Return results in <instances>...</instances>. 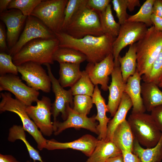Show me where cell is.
I'll return each mask as SVG.
<instances>
[{"instance_id":"f35d334b","label":"cell","mask_w":162,"mask_h":162,"mask_svg":"<svg viewBox=\"0 0 162 162\" xmlns=\"http://www.w3.org/2000/svg\"><path fill=\"white\" fill-rule=\"evenodd\" d=\"M110 0H88L87 5L98 12L104 11L110 4Z\"/></svg>"},{"instance_id":"6da1fadb","label":"cell","mask_w":162,"mask_h":162,"mask_svg":"<svg viewBox=\"0 0 162 162\" xmlns=\"http://www.w3.org/2000/svg\"><path fill=\"white\" fill-rule=\"evenodd\" d=\"M59 47L74 49L84 54L88 63L100 62L112 54V45L116 38L107 34L100 36L87 35L76 39L62 32L54 34Z\"/></svg>"},{"instance_id":"5bb4252c","label":"cell","mask_w":162,"mask_h":162,"mask_svg":"<svg viewBox=\"0 0 162 162\" xmlns=\"http://www.w3.org/2000/svg\"><path fill=\"white\" fill-rule=\"evenodd\" d=\"M68 117L63 122L56 121L53 122L54 134L55 135L59 134L65 129L70 128L76 129L82 128L88 130L98 135L97 130L98 124L95 118V115L88 117L75 112L70 105L67 108Z\"/></svg>"},{"instance_id":"83f0119b","label":"cell","mask_w":162,"mask_h":162,"mask_svg":"<svg viewBox=\"0 0 162 162\" xmlns=\"http://www.w3.org/2000/svg\"><path fill=\"white\" fill-rule=\"evenodd\" d=\"M25 131L22 126L13 125L9 130L8 140L11 142H14L17 140H22L26 147L30 157L34 162H36V160L44 162L42 160L39 152L34 148L27 140Z\"/></svg>"},{"instance_id":"f6af8a7d","label":"cell","mask_w":162,"mask_h":162,"mask_svg":"<svg viewBox=\"0 0 162 162\" xmlns=\"http://www.w3.org/2000/svg\"><path fill=\"white\" fill-rule=\"evenodd\" d=\"M0 162H20L11 155L0 154Z\"/></svg>"},{"instance_id":"277c9868","label":"cell","mask_w":162,"mask_h":162,"mask_svg":"<svg viewBox=\"0 0 162 162\" xmlns=\"http://www.w3.org/2000/svg\"><path fill=\"white\" fill-rule=\"evenodd\" d=\"M62 32L76 39L104 34L98 13L87 4L79 10Z\"/></svg>"},{"instance_id":"7402d4cb","label":"cell","mask_w":162,"mask_h":162,"mask_svg":"<svg viewBox=\"0 0 162 162\" xmlns=\"http://www.w3.org/2000/svg\"><path fill=\"white\" fill-rule=\"evenodd\" d=\"M134 140L130 125L125 119L116 129L112 141L121 151L127 150L133 152Z\"/></svg>"},{"instance_id":"d6a6232c","label":"cell","mask_w":162,"mask_h":162,"mask_svg":"<svg viewBox=\"0 0 162 162\" xmlns=\"http://www.w3.org/2000/svg\"><path fill=\"white\" fill-rule=\"evenodd\" d=\"M144 82H153L157 85L162 80V48L155 60L149 74L141 76Z\"/></svg>"},{"instance_id":"f1b7e54d","label":"cell","mask_w":162,"mask_h":162,"mask_svg":"<svg viewBox=\"0 0 162 162\" xmlns=\"http://www.w3.org/2000/svg\"><path fill=\"white\" fill-rule=\"evenodd\" d=\"M53 59L59 63L80 64L86 60V56L81 52L74 49L59 47L54 53Z\"/></svg>"},{"instance_id":"f546056e","label":"cell","mask_w":162,"mask_h":162,"mask_svg":"<svg viewBox=\"0 0 162 162\" xmlns=\"http://www.w3.org/2000/svg\"><path fill=\"white\" fill-rule=\"evenodd\" d=\"M98 13L104 34H109L116 38L118 35L121 25L114 19L111 4H109L104 11Z\"/></svg>"},{"instance_id":"44dd1931","label":"cell","mask_w":162,"mask_h":162,"mask_svg":"<svg viewBox=\"0 0 162 162\" xmlns=\"http://www.w3.org/2000/svg\"><path fill=\"white\" fill-rule=\"evenodd\" d=\"M121 154V150L112 141L98 140L94 150L86 162H104Z\"/></svg>"},{"instance_id":"5b68a950","label":"cell","mask_w":162,"mask_h":162,"mask_svg":"<svg viewBox=\"0 0 162 162\" xmlns=\"http://www.w3.org/2000/svg\"><path fill=\"white\" fill-rule=\"evenodd\" d=\"M127 121L134 138L140 145L151 148L157 144L162 132L151 114L131 113Z\"/></svg>"},{"instance_id":"3957f363","label":"cell","mask_w":162,"mask_h":162,"mask_svg":"<svg viewBox=\"0 0 162 162\" xmlns=\"http://www.w3.org/2000/svg\"><path fill=\"white\" fill-rule=\"evenodd\" d=\"M135 44L137 70L141 76L147 75L162 48V31L157 30L153 26Z\"/></svg>"},{"instance_id":"c3c4849f","label":"cell","mask_w":162,"mask_h":162,"mask_svg":"<svg viewBox=\"0 0 162 162\" xmlns=\"http://www.w3.org/2000/svg\"><path fill=\"white\" fill-rule=\"evenodd\" d=\"M104 162H124L122 153L109 158Z\"/></svg>"},{"instance_id":"ee69618b","label":"cell","mask_w":162,"mask_h":162,"mask_svg":"<svg viewBox=\"0 0 162 162\" xmlns=\"http://www.w3.org/2000/svg\"><path fill=\"white\" fill-rule=\"evenodd\" d=\"M151 20L156 30L162 31V18L152 14L151 16Z\"/></svg>"},{"instance_id":"4316f807","label":"cell","mask_w":162,"mask_h":162,"mask_svg":"<svg viewBox=\"0 0 162 162\" xmlns=\"http://www.w3.org/2000/svg\"><path fill=\"white\" fill-rule=\"evenodd\" d=\"M136 44L130 45L128 51L123 57L119 56L118 61L120 64L124 82L126 83L128 78L134 75L137 67Z\"/></svg>"},{"instance_id":"d590c367","label":"cell","mask_w":162,"mask_h":162,"mask_svg":"<svg viewBox=\"0 0 162 162\" xmlns=\"http://www.w3.org/2000/svg\"><path fill=\"white\" fill-rule=\"evenodd\" d=\"M88 0H69L64 11L62 31L66 27L71 19L79 10L87 4Z\"/></svg>"},{"instance_id":"8d00e7d4","label":"cell","mask_w":162,"mask_h":162,"mask_svg":"<svg viewBox=\"0 0 162 162\" xmlns=\"http://www.w3.org/2000/svg\"><path fill=\"white\" fill-rule=\"evenodd\" d=\"M17 66L13 63L12 56L9 54L4 52L0 53V76L7 74H12L17 75Z\"/></svg>"},{"instance_id":"1f68e13d","label":"cell","mask_w":162,"mask_h":162,"mask_svg":"<svg viewBox=\"0 0 162 162\" xmlns=\"http://www.w3.org/2000/svg\"><path fill=\"white\" fill-rule=\"evenodd\" d=\"M95 86L91 80L85 70L82 71L81 76L70 88L73 96L84 95L92 97Z\"/></svg>"},{"instance_id":"836d02e7","label":"cell","mask_w":162,"mask_h":162,"mask_svg":"<svg viewBox=\"0 0 162 162\" xmlns=\"http://www.w3.org/2000/svg\"><path fill=\"white\" fill-rule=\"evenodd\" d=\"M92 97L87 95L74 96L73 109L76 112L82 115L87 116L93 105Z\"/></svg>"},{"instance_id":"8fae6325","label":"cell","mask_w":162,"mask_h":162,"mask_svg":"<svg viewBox=\"0 0 162 162\" xmlns=\"http://www.w3.org/2000/svg\"><path fill=\"white\" fill-rule=\"evenodd\" d=\"M8 91L26 106L38 100V91L26 85L17 75L7 74L0 76V91Z\"/></svg>"},{"instance_id":"b9f144b4","label":"cell","mask_w":162,"mask_h":162,"mask_svg":"<svg viewBox=\"0 0 162 162\" xmlns=\"http://www.w3.org/2000/svg\"><path fill=\"white\" fill-rule=\"evenodd\" d=\"M6 35L3 26L1 23L0 24V49L1 52L8 50L6 43Z\"/></svg>"},{"instance_id":"30bf717a","label":"cell","mask_w":162,"mask_h":162,"mask_svg":"<svg viewBox=\"0 0 162 162\" xmlns=\"http://www.w3.org/2000/svg\"><path fill=\"white\" fill-rule=\"evenodd\" d=\"M17 66L22 80L28 86L38 91L40 90L46 93L50 92L51 86L50 79L41 64L28 62Z\"/></svg>"},{"instance_id":"52a82bcc","label":"cell","mask_w":162,"mask_h":162,"mask_svg":"<svg viewBox=\"0 0 162 162\" xmlns=\"http://www.w3.org/2000/svg\"><path fill=\"white\" fill-rule=\"evenodd\" d=\"M68 1L42 0L31 15L39 19L54 34L61 32Z\"/></svg>"},{"instance_id":"ffe728a7","label":"cell","mask_w":162,"mask_h":162,"mask_svg":"<svg viewBox=\"0 0 162 162\" xmlns=\"http://www.w3.org/2000/svg\"><path fill=\"white\" fill-rule=\"evenodd\" d=\"M141 76L136 69L134 74L128 78L125 84L124 92L129 97L133 104L132 113H144L146 110L141 94Z\"/></svg>"},{"instance_id":"f907efd6","label":"cell","mask_w":162,"mask_h":162,"mask_svg":"<svg viewBox=\"0 0 162 162\" xmlns=\"http://www.w3.org/2000/svg\"><path fill=\"white\" fill-rule=\"evenodd\" d=\"M26 162H30V161H29V160H27Z\"/></svg>"},{"instance_id":"cb8c5ba5","label":"cell","mask_w":162,"mask_h":162,"mask_svg":"<svg viewBox=\"0 0 162 162\" xmlns=\"http://www.w3.org/2000/svg\"><path fill=\"white\" fill-rule=\"evenodd\" d=\"M132 106L133 104L130 98L124 92L116 112L108 123L106 140L112 141L115 130L117 127L126 119L128 111Z\"/></svg>"},{"instance_id":"9a60e30c","label":"cell","mask_w":162,"mask_h":162,"mask_svg":"<svg viewBox=\"0 0 162 162\" xmlns=\"http://www.w3.org/2000/svg\"><path fill=\"white\" fill-rule=\"evenodd\" d=\"M114 67V58L111 54L100 62L88 63L85 70L95 86L100 85L102 89L107 91L108 90L109 76L111 74Z\"/></svg>"},{"instance_id":"ba28073f","label":"cell","mask_w":162,"mask_h":162,"mask_svg":"<svg viewBox=\"0 0 162 162\" xmlns=\"http://www.w3.org/2000/svg\"><path fill=\"white\" fill-rule=\"evenodd\" d=\"M148 29L146 26L141 22H126L121 25L118 35L112 45L115 66L120 64L118 58L121 50L127 46L139 41Z\"/></svg>"},{"instance_id":"4fadbf2b","label":"cell","mask_w":162,"mask_h":162,"mask_svg":"<svg viewBox=\"0 0 162 162\" xmlns=\"http://www.w3.org/2000/svg\"><path fill=\"white\" fill-rule=\"evenodd\" d=\"M46 66L48 74L50 79L52 90L55 95L54 102L52 104L51 112L53 117V122H56L57 118L60 113L64 120L68 117L67 108L70 105L72 108L73 106V95L70 89H65L62 87L58 80L54 76L51 71L50 64H45Z\"/></svg>"},{"instance_id":"7bdbcfd3","label":"cell","mask_w":162,"mask_h":162,"mask_svg":"<svg viewBox=\"0 0 162 162\" xmlns=\"http://www.w3.org/2000/svg\"><path fill=\"white\" fill-rule=\"evenodd\" d=\"M152 13L162 18V0H154L152 8Z\"/></svg>"},{"instance_id":"60d3db41","label":"cell","mask_w":162,"mask_h":162,"mask_svg":"<svg viewBox=\"0 0 162 162\" xmlns=\"http://www.w3.org/2000/svg\"><path fill=\"white\" fill-rule=\"evenodd\" d=\"M124 162H141L138 157L132 152L127 150L122 151Z\"/></svg>"},{"instance_id":"2e32d148","label":"cell","mask_w":162,"mask_h":162,"mask_svg":"<svg viewBox=\"0 0 162 162\" xmlns=\"http://www.w3.org/2000/svg\"><path fill=\"white\" fill-rule=\"evenodd\" d=\"M27 17L20 11L15 9L6 10L0 14V19L7 28L6 38L9 50L18 41Z\"/></svg>"},{"instance_id":"bcb514c9","label":"cell","mask_w":162,"mask_h":162,"mask_svg":"<svg viewBox=\"0 0 162 162\" xmlns=\"http://www.w3.org/2000/svg\"><path fill=\"white\" fill-rule=\"evenodd\" d=\"M140 5L139 0H128V9L130 12L133 11L136 7Z\"/></svg>"},{"instance_id":"484cf974","label":"cell","mask_w":162,"mask_h":162,"mask_svg":"<svg viewBox=\"0 0 162 162\" xmlns=\"http://www.w3.org/2000/svg\"><path fill=\"white\" fill-rule=\"evenodd\" d=\"M133 153L141 162H161L162 160V133L157 144L151 148H144L134 138Z\"/></svg>"},{"instance_id":"4dcf8cb0","label":"cell","mask_w":162,"mask_h":162,"mask_svg":"<svg viewBox=\"0 0 162 162\" xmlns=\"http://www.w3.org/2000/svg\"><path fill=\"white\" fill-rule=\"evenodd\" d=\"M154 1V0L146 1L136 14L129 16L126 22H141L147 27L153 26L151 16L153 14L152 8Z\"/></svg>"},{"instance_id":"8992f818","label":"cell","mask_w":162,"mask_h":162,"mask_svg":"<svg viewBox=\"0 0 162 162\" xmlns=\"http://www.w3.org/2000/svg\"><path fill=\"white\" fill-rule=\"evenodd\" d=\"M2 98L0 103V111H8L15 113L20 117L25 130L31 135L37 143L38 149L41 151L45 148L47 140L43 136L26 111V106L16 98L12 97L10 93L5 92L0 94Z\"/></svg>"},{"instance_id":"d4e9b609","label":"cell","mask_w":162,"mask_h":162,"mask_svg":"<svg viewBox=\"0 0 162 162\" xmlns=\"http://www.w3.org/2000/svg\"><path fill=\"white\" fill-rule=\"evenodd\" d=\"M80 64L71 63L59 64V78L58 81L63 88L71 87L82 76Z\"/></svg>"},{"instance_id":"74e56055","label":"cell","mask_w":162,"mask_h":162,"mask_svg":"<svg viewBox=\"0 0 162 162\" xmlns=\"http://www.w3.org/2000/svg\"><path fill=\"white\" fill-rule=\"evenodd\" d=\"M111 2L118 19V22L120 25L123 24L126 22L129 16L127 12L128 0H112Z\"/></svg>"},{"instance_id":"681fc988","label":"cell","mask_w":162,"mask_h":162,"mask_svg":"<svg viewBox=\"0 0 162 162\" xmlns=\"http://www.w3.org/2000/svg\"><path fill=\"white\" fill-rule=\"evenodd\" d=\"M158 86L159 87L162 88V80L158 84Z\"/></svg>"},{"instance_id":"ab89813d","label":"cell","mask_w":162,"mask_h":162,"mask_svg":"<svg viewBox=\"0 0 162 162\" xmlns=\"http://www.w3.org/2000/svg\"><path fill=\"white\" fill-rule=\"evenodd\" d=\"M151 115L162 132V105L158 106L151 112Z\"/></svg>"},{"instance_id":"603a6c76","label":"cell","mask_w":162,"mask_h":162,"mask_svg":"<svg viewBox=\"0 0 162 162\" xmlns=\"http://www.w3.org/2000/svg\"><path fill=\"white\" fill-rule=\"evenodd\" d=\"M141 94L146 111L151 112L156 107L162 105V91L158 85L153 82L142 83Z\"/></svg>"},{"instance_id":"e0dca14e","label":"cell","mask_w":162,"mask_h":162,"mask_svg":"<svg viewBox=\"0 0 162 162\" xmlns=\"http://www.w3.org/2000/svg\"><path fill=\"white\" fill-rule=\"evenodd\" d=\"M98 140L89 134H85L77 140L68 142H60L52 139L47 140L45 148L49 150L72 149L81 152L88 157L94 150Z\"/></svg>"},{"instance_id":"7a4b0ae2","label":"cell","mask_w":162,"mask_h":162,"mask_svg":"<svg viewBox=\"0 0 162 162\" xmlns=\"http://www.w3.org/2000/svg\"><path fill=\"white\" fill-rule=\"evenodd\" d=\"M59 41L56 38L33 40L26 44L12 57L13 62L16 66L28 62L41 65L53 64V55L59 47Z\"/></svg>"},{"instance_id":"7c38bea8","label":"cell","mask_w":162,"mask_h":162,"mask_svg":"<svg viewBox=\"0 0 162 162\" xmlns=\"http://www.w3.org/2000/svg\"><path fill=\"white\" fill-rule=\"evenodd\" d=\"M36 102L35 106H26V111L42 134L50 136L54 131L53 122L51 120L52 104L50 99L43 96L40 100L38 99Z\"/></svg>"},{"instance_id":"d6986e66","label":"cell","mask_w":162,"mask_h":162,"mask_svg":"<svg viewBox=\"0 0 162 162\" xmlns=\"http://www.w3.org/2000/svg\"><path fill=\"white\" fill-rule=\"evenodd\" d=\"M92 98L93 104L96 105L97 110V114L95 116V118L99 122L97 126L99 133L98 139L105 140L107 125L110 118L106 116V112H108L107 104L105 99L101 95L98 85L95 86Z\"/></svg>"},{"instance_id":"e575fe53","label":"cell","mask_w":162,"mask_h":162,"mask_svg":"<svg viewBox=\"0 0 162 162\" xmlns=\"http://www.w3.org/2000/svg\"><path fill=\"white\" fill-rule=\"evenodd\" d=\"M42 1V0H12L7 9H18L24 15L28 16L31 15L34 9Z\"/></svg>"},{"instance_id":"9c48e42d","label":"cell","mask_w":162,"mask_h":162,"mask_svg":"<svg viewBox=\"0 0 162 162\" xmlns=\"http://www.w3.org/2000/svg\"><path fill=\"white\" fill-rule=\"evenodd\" d=\"M55 38L54 33L39 19L31 15L28 16L22 33L16 44L8 50L9 54L12 57L26 44L33 40Z\"/></svg>"},{"instance_id":"ac0fdd59","label":"cell","mask_w":162,"mask_h":162,"mask_svg":"<svg viewBox=\"0 0 162 162\" xmlns=\"http://www.w3.org/2000/svg\"><path fill=\"white\" fill-rule=\"evenodd\" d=\"M111 76V82L108 87L109 94L107 106L108 112L111 116L113 117L120 103L126 83L123 81L120 64L115 66Z\"/></svg>"},{"instance_id":"7dc6e473","label":"cell","mask_w":162,"mask_h":162,"mask_svg":"<svg viewBox=\"0 0 162 162\" xmlns=\"http://www.w3.org/2000/svg\"><path fill=\"white\" fill-rule=\"evenodd\" d=\"M12 0H0V14L6 10L8 7Z\"/></svg>"}]
</instances>
